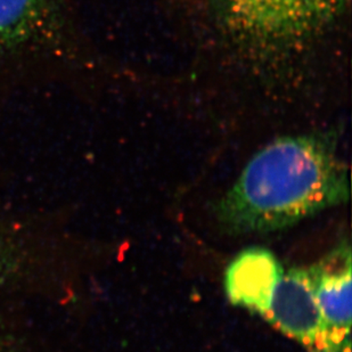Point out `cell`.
<instances>
[{
  "label": "cell",
  "mask_w": 352,
  "mask_h": 352,
  "mask_svg": "<svg viewBox=\"0 0 352 352\" xmlns=\"http://www.w3.org/2000/svg\"><path fill=\"white\" fill-rule=\"evenodd\" d=\"M336 130L279 137L250 160L216 203L217 225L230 235L285 230L350 199L349 171Z\"/></svg>",
  "instance_id": "obj_1"
},
{
  "label": "cell",
  "mask_w": 352,
  "mask_h": 352,
  "mask_svg": "<svg viewBox=\"0 0 352 352\" xmlns=\"http://www.w3.org/2000/svg\"><path fill=\"white\" fill-rule=\"evenodd\" d=\"M351 0H206L217 30L244 62L280 72L342 29Z\"/></svg>",
  "instance_id": "obj_2"
},
{
  "label": "cell",
  "mask_w": 352,
  "mask_h": 352,
  "mask_svg": "<svg viewBox=\"0 0 352 352\" xmlns=\"http://www.w3.org/2000/svg\"><path fill=\"white\" fill-rule=\"evenodd\" d=\"M80 60L70 0H0V89L69 72Z\"/></svg>",
  "instance_id": "obj_3"
},
{
  "label": "cell",
  "mask_w": 352,
  "mask_h": 352,
  "mask_svg": "<svg viewBox=\"0 0 352 352\" xmlns=\"http://www.w3.org/2000/svg\"><path fill=\"white\" fill-rule=\"evenodd\" d=\"M351 246L343 241L308 267L322 315L316 352H350L351 346Z\"/></svg>",
  "instance_id": "obj_4"
},
{
  "label": "cell",
  "mask_w": 352,
  "mask_h": 352,
  "mask_svg": "<svg viewBox=\"0 0 352 352\" xmlns=\"http://www.w3.org/2000/svg\"><path fill=\"white\" fill-rule=\"evenodd\" d=\"M263 318L316 352L322 336V320L308 268L284 270Z\"/></svg>",
  "instance_id": "obj_5"
},
{
  "label": "cell",
  "mask_w": 352,
  "mask_h": 352,
  "mask_svg": "<svg viewBox=\"0 0 352 352\" xmlns=\"http://www.w3.org/2000/svg\"><path fill=\"white\" fill-rule=\"evenodd\" d=\"M283 274L282 263L270 250H244L227 267V298L234 306L242 307L263 317L268 311L274 289Z\"/></svg>",
  "instance_id": "obj_6"
},
{
  "label": "cell",
  "mask_w": 352,
  "mask_h": 352,
  "mask_svg": "<svg viewBox=\"0 0 352 352\" xmlns=\"http://www.w3.org/2000/svg\"><path fill=\"white\" fill-rule=\"evenodd\" d=\"M30 263L23 237L0 223V287L22 278Z\"/></svg>",
  "instance_id": "obj_7"
},
{
  "label": "cell",
  "mask_w": 352,
  "mask_h": 352,
  "mask_svg": "<svg viewBox=\"0 0 352 352\" xmlns=\"http://www.w3.org/2000/svg\"><path fill=\"white\" fill-rule=\"evenodd\" d=\"M15 338L6 325V322L0 317V352H15Z\"/></svg>",
  "instance_id": "obj_8"
}]
</instances>
